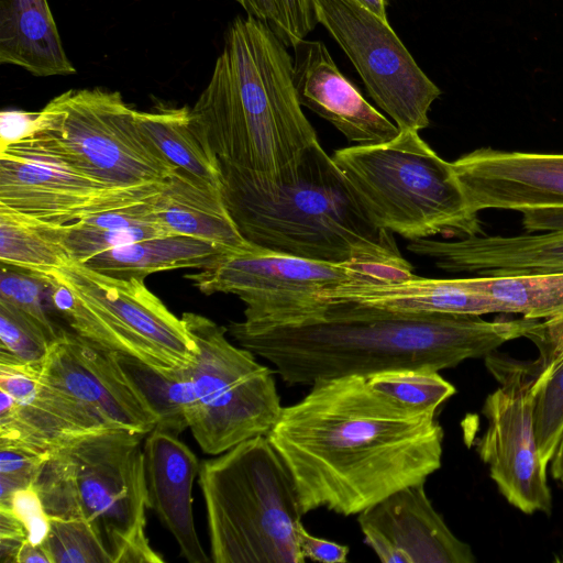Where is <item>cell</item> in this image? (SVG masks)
Returning a JSON list of instances; mask_svg holds the SVG:
<instances>
[{
    "label": "cell",
    "mask_w": 563,
    "mask_h": 563,
    "mask_svg": "<svg viewBox=\"0 0 563 563\" xmlns=\"http://www.w3.org/2000/svg\"><path fill=\"white\" fill-rule=\"evenodd\" d=\"M228 253L208 242L185 235L137 241L92 256L90 269L119 278H141L180 268L200 269Z\"/></svg>",
    "instance_id": "obj_24"
},
{
    "label": "cell",
    "mask_w": 563,
    "mask_h": 563,
    "mask_svg": "<svg viewBox=\"0 0 563 563\" xmlns=\"http://www.w3.org/2000/svg\"><path fill=\"white\" fill-rule=\"evenodd\" d=\"M357 1L361 2L367 9H369L372 12H374L376 15H378L380 19L387 21L386 8L388 5L389 0H357Z\"/></svg>",
    "instance_id": "obj_43"
},
{
    "label": "cell",
    "mask_w": 563,
    "mask_h": 563,
    "mask_svg": "<svg viewBox=\"0 0 563 563\" xmlns=\"http://www.w3.org/2000/svg\"><path fill=\"white\" fill-rule=\"evenodd\" d=\"M52 340L33 320L0 301V361L21 364L44 362Z\"/></svg>",
    "instance_id": "obj_33"
},
{
    "label": "cell",
    "mask_w": 563,
    "mask_h": 563,
    "mask_svg": "<svg viewBox=\"0 0 563 563\" xmlns=\"http://www.w3.org/2000/svg\"><path fill=\"white\" fill-rule=\"evenodd\" d=\"M0 63L37 77L76 73L47 0H0Z\"/></svg>",
    "instance_id": "obj_23"
},
{
    "label": "cell",
    "mask_w": 563,
    "mask_h": 563,
    "mask_svg": "<svg viewBox=\"0 0 563 563\" xmlns=\"http://www.w3.org/2000/svg\"><path fill=\"white\" fill-rule=\"evenodd\" d=\"M26 541L23 522L10 507L0 505V563H16Z\"/></svg>",
    "instance_id": "obj_38"
},
{
    "label": "cell",
    "mask_w": 563,
    "mask_h": 563,
    "mask_svg": "<svg viewBox=\"0 0 563 563\" xmlns=\"http://www.w3.org/2000/svg\"><path fill=\"white\" fill-rule=\"evenodd\" d=\"M364 542L384 563H473L460 540L434 509L424 483L401 488L357 514Z\"/></svg>",
    "instance_id": "obj_18"
},
{
    "label": "cell",
    "mask_w": 563,
    "mask_h": 563,
    "mask_svg": "<svg viewBox=\"0 0 563 563\" xmlns=\"http://www.w3.org/2000/svg\"><path fill=\"white\" fill-rule=\"evenodd\" d=\"M48 289L49 282L45 275L1 264L0 301L20 310L54 341L59 330L48 314Z\"/></svg>",
    "instance_id": "obj_31"
},
{
    "label": "cell",
    "mask_w": 563,
    "mask_h": 563,
    "mask_svg": "<svg viewBox=\"0 0 563 563\" xmlns=\"http://www.w3.org/2000/svg\"><path fill=\"white\" fill-rule=\"evenodd\" d=\"M141 434L86 433L52 451L33 486L49 518L90 526L111 563H161L145 532L148 508Z\"/></svg>",
    "instance_id": "obj_5"
},
{
    "label": "cell",
    "mask_w": 563,
    "mask_h": 563,
    "mask_svg": "<svg viewBox=\"0 0 563 563\" xmlns=\"http://www.w3.org/2000/svg\"><path fill=\"white\" fill-rule=\"evenodd\" d=\"M526 338L539 350L533 423L540 459L548 467L563 431V316L538 320Z\"/></svg>",
    "instance_id": "obj_25"
},
{
    "label": "cell",
    "mask_w": 563,
    "mask_h": 563,
    "mask_svg": "<svg viewBox=\"0 0 563 563\" xmlns=\"http://www.w3.org/2000/svg\"><path fill=\"white\" fill-rule=\"evenodd\" d=\"M537 320L487 321L481 316L400 313L349 302H325L313 314L287 323L231 321L242 347L273 364L289 386L346 375L401 368H452L485 357L527 336Z\"/></svg>",
    "instance_id": "obj_2"
},
{
    "label": "cell",
    "mask_w": 563,
    "mask_h": 563,
    "mask_svg": "<svg viewBox=\"0 0 563 563\" xmlns=\"http://www.w3.org/2000/svg\"><path fill=\"white\" fill-rule=\"evenodd\" d=\"M292 57L272 26L238 16L192 119L229 169L257 184L292 181L317 134L294 84Z\"/></svg>",
    "instance_id": "obj_3"
},
{
    "label": "cell",
    "mask_w": 563,
    "mask_h": 563,
    "mask_svg": "<svg viewBox=\"0 0 563 563\" xmlns=\"http://www.w3.org/2000/svg\"><path fill=\"white\" fill-rule=\"evenodd\" d=\"M123 372L157 417V429L179 434L189 429L194 390L188 367L165 369L115 353Z\"/></svg>",
    "instance_id": "obj_28"
},
{
    "label": "cell",
    "mask_w": 563,
    "mask_h": 563,
    "mask_svg": "<svg viewBox=\"0 0 563 563\" xmlns=\"http://www.w3.org/2000/svg\"><path fill=\"white\" fill-rule=\"evenodd\" d=\"M366 379L379 393L422 410L438 411L456 393L439 371L423 366L386 369L371 374Z\"/></svg>",
    "instance_id": "obj_30"
},
{
    "label": "cell",
    "mask_w": 563,
    "mask_h": 563,
    "mask_svg": "<svg viewBox=\"0 0 563 563\" xmlns=\"http://www.w3.org/2000/svg\"><path fill=\"white\" fill-rule=\"evenodd\" d=\"M0 505L10 507L23 522L30 543L43 547L49 532V517L33 484L15 490L7 503Z\"/></svg>",
    "instance_id": "obj_37"
},
{
    "label": "cell",
    "mask_w": 563,
    "mask_h": 563,
    "mask_svg": "<svg viewBox=\"0 0 563 563\" xmlns=\"http://www.w3.org/2000/svg\"><path fill=\"white\" fill-rule=\"evenodd\" d=\"M180 319L198 349L188 366L195 397L189 429L200 449L216 456L266 435L283 409L274 372L232 344L228 328L195 312Z\"/></svg>",
    "instance_id": "obj_10"
},
{
    "label": "cell",
    "mask_w": 563,
    "mask_h": 563,
    "mask_svg": "<svg viewBox=\"0 0 563 563\" xmlns=\"http://www.w3.org/2000/svg\"><path fill=\"white\" fill-rule=\"evenodd\" d=\"M119 91L70 89L38 111L35 131L0 150L118 187L158 185L177 168L143 133Z\"/></svg>",
    "instance_id": "obj_8"
},
{
    "label": "cell",
    "mask_w": 563,
    "mask_h": 563,
    "mask_svg": "<svg viewBox=\"0 0 563 563\" xmlns=\"http://www.w3.org/2000/svg\"><path fill=\"white\" fill-rule=\"evenodd\" d=\"M292 48L294 84L302 107L361 145L386 142L399 133L340 71L322 42L303 38Z\"/></svg>",
    "instance_id": "obj_19"
},
{
    "label": "cell",
    "mask_w": 563,
    "mask_h": 563,
    "mask_svg": "<svg viewBox=\"0 0 563 563\" xmlns=\"http://www.w3.org/2000/svg\"><path fill=\"white\" fill-rule=\"evenodd\" d=\"M452 165L475 212L519 211L528 233L563 230V154L482 147Z\"/></svg>",
    "instance_id": "obj_14"
},
{
    "label": "cell",
    "mask_w": 563,
    "mask_h": 563,
    "mask_svg": "<svg viewBox=\"0 0 563 563\" xmlns=\"http://www.w3.org/2000/svg\"><path fill=\"white\" fill-rule=\"evenodd\" d=\"M448 273L482 276L563 273V230L512 236L478 234L455 241L418 239L407 245Z\"/></svg>",
    "instance_id": "obj_20"
},
{
    "label": "cell",
    "mask_w": 563,
    "mask_h": 563,
    "mask_svg": "<svg viewBox=\"0 0 563 563\" xmlns=\"http://www.w3.org/2000/svg\"><path fill=\"white\" fill-rule=\"evenodd\" d=\"M332 158L379 228L410 241L484 234L452 162L419 132L399 131L386 142L340 148Z\"/></svg>",
    "instance_id": "obj_7"
},
{
    "label": "cell",
    "mask_w": 563,
    "mask_h": 563,
    "mask_svg": "<svg viewBox=\"0 0 563 563\" xmlns=\"http://www.w3.org/2000/svg\"><path fill=\"white\" fill-rule=\"evenodd\" d=\"M496 313H516L531 320L563 316V273L468 277Z\"/></svg>",
    "instance_id": "obj_29"
},
{
    "label": "cell",
    "mask_w": 563,
    "mask_h": 563,
    "mask_svg": "<svg viewBox=\"0 0 563 563\" xmlns=\"http://www.w3.org/2000/svg\"><path fill=\"white\" fill-rule=\"evenodd\" d=\"M220 169L223 200L247 242L313 261L412 271L393 233L371 220L318 140L289 183L262 185Z\"/></svg>",
    "instance_id": "obj_4"
},
{
    "label": "cell",
    "mask_w": 563,
    "mask_h": 563,
    "mask_svg": "<svg viewBox=\"0 0 563 563\" xmlns=\"http://www.w3.org/2000/svg\"><path fill=\"white\" fill-rule=\"evenodd\" d=\"M38 112L7 110L0 113V150L30 136L36 129Z\"/></svg>",
    "instance_id": "obj_40"
},
{
    "label": "cell",
    "mask_w": 563,
    "mask_h": 563,
    "mask_svg": "<svg viewBox=\"0 0 563 563\" xmlns=\"http://www.w3.org/2000/svg\"><path fill=\"white\" fill-rule=\"evenodd\" d=\"M43 548L51 563H111L107 550L82 520L49 518Z\"/></svg>",
    "instance_id": "obj_34"
},
{
    "label": "cell",
    "mask_w": 563,
    "mask_h": 563,
    "mask_svg": "<svg viewBox=\"0 0 563 563\" xmlns=\"http://www.w3.org/2000/svg\"><path fill=\"white\" fill-rule=\"evenodd\" d=\"M175 235L162 222L145 225L98 229L76 221L67 224L65 244L74 263L84 264L106 251L137 241Z\"/></svg>",
    "instance_id": "obj_32"
},
{
    "label": "cell",
    "mask_w": 563,
    "mask_h": 563,
    "mask_svg": "<svg viewBox=\"0 0 563 563\" xmlns=\"http://www.w3.org/2000/svg\"><path fill=\"white\" fill-rule=\"evenodd\" d=\"M42 364L0 362V443L51 453L76 437L111 430L49 384Z\"/></svg>",
    "instance_id": "obj_17"
},
{
    "label": "cell",
    "mask_w": 563,
    "mask_h": 563,
    "mask_svg": "<svg viewBox=\"0 0 563 563\" xmlns=\"http://www.w3.org/2000/svg\"><path fill=\"white\" fill-rule=\"evenodd\" d=\"M136 121L172 164L221 187L219 162L196 125L191 109L157 106L152 111H136Z\"/></svg>",
    "instance_id": "obj_26"
},
{
    "label": "cell",
    "mask_w": 563,
    "mask_h": 563,
    "mask_svg": "<svg viewBox=\"0 0 563 563\" xmlns=\"http://www.w3.org/2000/svg\"><path fill=\"white\" fill-rule=\"evenodd\" d=\"M298 544L305 559L323 563H345L350 548L309 533L302 522L297 529Z\"/></svg>",
    "instance_id": "obj_39"
},
{
    "label": "cell",
    "mask_w": 563,
    "mask_h": 563,
    "mask_svg": "<svg viewBox=\"0 0 563 563\" xmlns=\"http://www.w3.org/2000/svg\"><path fill=\"white\" fill-rule=\"evenodd\" d=\"M318 22L350 58L367 92L399 131L429 126L441 90L388 24L357 0H314Z\"/></svg>",
    "instance_id": "obj_13"
},
{
    "label": "cell",
    "mask_w": 563,
    "mask_h": 563,
    "mask_svg": "<svg viewBox=\"0 0 563 563\" xmlns=\"http://www.w3.org/2000/svg\"><path fill=\"white\" fill-rule=\"evenodd\" d=\"M485 361L499 385L484 401L482 412L487 428L477 440L476 451L510 505L527 515H549L552 495L533 423L537 362L517 361L495 352Z\"/></svg>",
    "instance_id": "obj_12"
},
{
    "label": "cell",
    "mask_w": 563,
    "mask_h": 563,
    "mask_svg": "<svg viewBox=\"0 0 563 563\" xmlns=\"http://www.w3.org/2000/svg\"><path fill=\"white\" fill-rule=\"evenodd\" d=\"M67 224L37 219L0 205L1 264L51 275L73 263L65 244Z\"/></svg>",
    "instance_id": "obj_27"
},
{
    "label": "cell",
    "mask_w": 563,
    "mask_h": 563,
    "mask_svg": "<svg viewBox=\"0 0 563 563\" xmlns=\"http://www.w3.org/2000/svg\"><path fill=\"white\" fill-rule=\"evenodd\" d=\"M46 277L49 307L71 332L159 368L194 363L198 349L181 319L144 279L112 277L74 262Z\"/></svg>",
    "instance_id": "obj_9"
},
{
    "label": "cell",
    "mask_w": 563,
    "mask_h": 563,
    "mask_svg": "<svg viewBox=\"0 0 563 563\" xmlns=\"http://www.w3.org/2000/svg\"><path fill=\"white\" fill-rule=\"evenodd\" d=\"M437 412L346 375L314 382L301 400L283 407L266 437L292 476L303 515L325 508L352 516L441 467Z\"/></svg>",
    "instance_id": "obj_1"
},
{
    "label": "cell",
    "mask_w": 563,
    "mask_h": 563,
    "mask_svg": "<svg viewBox=\"0 0 563 563\" xmlns=\"http://www.w3.org/2000/svg\"><path fill=\"white\" fill-rule=\"evenodd\" d=\"M154 211L175 235L191 236L225 252L252 243L240 233L223 200L221 187L177 167L153 200Z\"/></svg>",
    "instance_id": "obj_22"
},
{
    "label": "cell",
    "mask_w": 563,
    "mask_h": 563,
    "mask_svg": "<svg viewBox=\"0 0 563 563\" xmlns=\"http://www.w3.org/2000/svg\"><path fill=\"white\" fill-rule=\"evenodd\" d=\"M48 455L27 446L0 443V504L7 503L15 490L32 485Z\"/></svg>",
    "instance_id": "obj_35"
},
{
    "label": "cell",
    "mask_w": 563,
    "mask_h": 563,
    "mask_svg": "<svg viewBox=\"0 0 563 563\" xmlns=\"http://www.w3.org/2000/svg\"><path fill=\"white\" fill-rule=\"evenodd\" d=\"M144 467L148 508L176 540L180 555L189 563H207L196 531L192 485L200 463L176 434L155 428L144 443Z\"/></svg>",
    "instance_id": "obj_21"
},
{
    "label": "cell",
    "mask_w": 563,
    "mask_h": 563,
    "mask_svg": "<svg viewBox=\"0 0 563 563\" xmlns=\"http://www.w3.org/2000/svg\"><path fill=\"white\" fill-rule=\"evenodd\" d=\"M412 271L347 263L335 264L288 255L254 244L221 254L209 265L185 275L205 295L233 294L245 305L244 321L279 324L307 318L321 309L320 295L361 282L405 279Z\"/></svg>",
    "instance_id": "obj_11"
},
{
    "label": "cell",
    "mask_w": 563,
    "mask_h": 563,
    "mask_svg": "<svg viewBox=\"0 0 563 563\" xmlns=\"http://www.w3.org/2000/svg\"><path fill=\"white\" fill-rule=\"evenodd\" d=\"M550 473L554 479L563 485V431L550 462Z\"/></svg>",
    "instance_id": "obj_42"
},
{
    "label": "cell",
    "mask_w": 563,
    "mask_h": 563,
    "mask_svg": "<svg viewBox=\"0 0 563 563\" xmlns=\"http://www.w3.org/2000/svg\"><path fill=\"white\" fill-rule=\"evenodd\" d=\"M246 12L247 15L254 16L261 21L268 23L276 32L277 13L273 0H234Z\"/></svg>",
    "instance_id": "obj_41"
},
{
    "label": "cell",
    "mask_w": 563,
    "mask_h": 563,
    "mask_svg": "<svg viewBox=\"0 0 563 563\" xmlns=\"http://www.w3.org/2000/svg\"><path fill=\"white\" fill-rule=\"evenodd\" d=\"M163 184L112 186L40 158L0 151V205L48 222L69 224L145 202Z\"/></svg>",
    "instance_id": "obj_15"
},
{
    "label": "cell",
    "mask_w": 563,
    "mask_h": 563,
    "mask_svg": "<svg viewBox=\"0 0 563 563\" xmlns=\"http://www.w3.org/2000/svg\"><path fill=\"white\" fill-rule=\"evenodd\" d=\"M43 377L109 429L147 435L157 417L119 364L115 353L59 330L42 364Z\"/></svg>",
    "instance_id": "obj_16"
},
{
    "label": "cell",
    "mask_w": 563,
    "mask_h": 563,
    "mask_svg": "<svg viewBox=\"0 0 563 563\" xmlns=\"http://www.w3.org/2000/svg\"><path fill=\"white\" fill-rule=\"evenodd\" d=\"M277 13L276 34L286 46H292L316 27L314 0H273Z\"/></svg>",
    "instance_id": "obj_36"
},
{
    "label": "cell",
    "mask_w": 563,
    "mask_h": 563,
    "mask_svg": "<svg viewBox=\"0 0 563 563\" xmlns=\"http://www.w3.org/2000/svg\"><path fill=\"white\" fill-rule=\"evenodd\" d=\"M211 561L303 563V512L291 474L266 435L200 462Z\"/></svg>",
    "instance_id": "obj_6"
}]
</instances>
